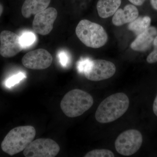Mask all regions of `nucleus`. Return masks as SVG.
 <instances>
[{
	"instance_id": "f257e3e1",
	"label": "nucleus",
	"mask_w": 157,
	"mask_h": 157,
	"mask_svg": "<svg viewBox=\"0 0 157 157\" xmlns=\"http://www.w3.org/2000/svg\"><path fill=\"white\" fill-rule=\"evenodd\" d=\"M129 104V98L125 94H113L104 99L98 106L95 115L96 120L102 124L114 121L125 113Z\"/></svg>"
},
{
	"instance_id": "f03ea898",
	"label": "nucleus",
	"mask_w": 157,
	"mask_h": 157,
	"mask_svg": "<svg viewBox=\"0 0 157 157\" xmlns=\"http://www.w3.org/2000/svg\"><path fill=\"white\" fill-rule=\"evenodd\" d=\"M36 135V129L32 126L16 127L6 135L1 147L6 153L14 155L24 150L33 140Z\"/></svg>"
},
{
	"instance_id": "7ed1b4c3",
	"label": "nucleus",
	"mask_w": 157,
	"mask_h": 157,
	"mask_svg": "<svg viewBox=\"0 0 157 157\" xmlns=\"http://www.w3.org/2000/svg\"><path fill=\"white\" fill-rule=\"evenodd\" d=\"M94 99L88 93L82 90H71L64 96L60 107L64 113L70 117L82 115L91 107Z\"/></svg>"
},
{
	"instance_id": "20e7f679",
	"label": "nucleus",
	"mask_w": 157,
	"mask_h": 157,
	"mask_svg": "<svg viewBox=\"0 0 157 157\" xmlns=\"http://www.w3.org/2000/svg\"><path fill=\"white\" fill-rule=\"evenodd\" d=\"M78 39L86 46L98 48L107 43L108 36L102 26L88 20L80 21L76 29Z\"/></svg>"
},
{
	"instance_id": "39448f33",
	"label": "nucleus",
	"mask_w": 157,
	"mask_h": 157,
	"mask_svg": "<svg viewBox=\"0 0 157 157\" xmlns=\"http://www.w3.org/2000/svg\"><path fill=\"white\" fill-rule=\"evenodd\" d=\"M143 142V137L138 130L130 129L118 136L115 141L116 150L120 154L132 155L138 151Z\"/></svg>"
},
{
	"instance_id": "423d86ee",
	"label": "nucleus",
	"mask_w": 157,
	"mask_h": 157,
	"mask_svg": "<svg viewBox=\"0 0 157 157\" xmlns=\"http://www.w3.org/2000/svg\"><path fill=\"white\" fill-rule=\"evenodd\" d=\"M60 147L50 138H38L32 141L24 150L26 157H54L58 154Z\"/></svg>"
},
{
	"instance_id": "0eeeda50",
	"label": "nucleus",
	"mask_w": 157,
	"mask_h": 157,
	"mask_svg": "<svg viewBox=\"0 0 157 157\" xmlns=\"http://www.w3.org/2000/svg\"><path fill=\"white\" fill-rule=\"evenodd\" d=\"M116 70L115 65L112 62L103 59L92 60L84 74L88 80L100 81L112 77Z\"/></svg>"
},
{
	"instance_id": "6e6552de",
	"label": "nucleus",
	"mask_w": 157,
	"mask_h": 157,
	"mask_svg": "<svg viewBox=\"0 0 157 157\" xmlns=\"http://www.w3.org/2000/svg\"><path fill=\"white\" fill-rule=\"evenodd\" d=\"M21 62L25 67L29 69L42 70L49 67L52 63V56L42 48L32 51L23 57Z\"/></svg>"
},
{
	"instance_id": "1a4fd4ad",
	"label": "nucleus",
	"mask_w": 157,
	"mask_h": 157,
	"mask_svg": "<svg viewBox=\"0 0 157 157\" xmlns=\"http://www.w3.org/2000/svg\"><path fill=\"white\" fill-rule=\"evenodd\" d=\"M57 15V11L54 8H48L36 14L33 23L34 32L42 36L48 35L53 29Z\"/></svg>"
},
{
	"instance_id": "9d476101",
	"label": "nucleus",
	"mask_w": 157,
	"mask_h": 157,
	"mask_svg": "<svg viewBox=\"0 0 157 157\" xmlns=\"http://www.w3.org/2000/svg\"><path fill=\"white\" fill-rule=\"evenodd\" d=\"M0 43V55L4 58L14 57L23 49L20 36L11 31L2 32Z\"/></svg>"
},
{
	"instance_id": "9b49d317",
	"label": "nucleus",
	"mask_w": 157,
	"mask_h": 157,
	"mask_svg": "<svg viewBox=\"0 0 157 157\" xmlns=\"http://www.w3.org/2000/svg\"><path fill=\"white\" fill-rule=\"evenodd\" d=\"M157 36V29L155 27L150 26L146 30L137 36L131 44V48L135 51H146L151 46Z\"/></svg>"
},
{
	"instance_id": "f8f14e48",
	"label": "nucleus",
	"mask_w": 157,
	"mask_h": 157,
	"mask_svg": "<svg viewBox=\"0 0 157 157\" xmlns=\"http://www.w3.org/2000/svg\"><path fill=\"white\" fill-rule=\"evenodd\" d=\"M139 11L136 6L128 4L123 9H118L113 14L112 23L114 25L120 26L130 23L138 17Z\"/></svg>"
},
{
	"instance_id": "ddd939ff",
	"label": "nucleus",
	"mask_w": 157,
	"mask_h": 157,
	"mask_svg": "<svg viewBox=\"0 0 157 157\" xmlns=\"http://www.w3.org/2000/svg\"><path fill=\"white\" fill-rule=\"evenodd\" d=\"M51 0H25L21 8L23 16L28 18L45 10L50 4Z\"/></svg>"
},
{
	"instance_id": "4468645a",
	"label": "nucleus",
	"mask_w": 157,
	"mask_h": 157,
	"mask_svg": "<svg viewBox=\"0 0 157 157\" xmlns=\"http://www.w3.org/2000/svg\"><path fill=\"white\" fill-rule=\"evenodd\" d=\"M121 0H99L97 5L98 14L101 18L113 15L119 8Z\"/></svg>"
},
{
	"instance_id": "2eb2a0df",
	"label": "nucleus",
	"mask_w": 157,
	"mask_h": 157,
	"mask_svg": "<svg viewBox=\"0 0 157 157\" xmlns=\"http://www.w3.org/2000/svg\"><path fill=\"white\" fill-rule=\"evenodd\" d=\"M151 23V18L148 16L138 17L129 23L128 29L137 36L146 30L150 26Z\"/></svg>"
},
{
	"instance_id": "dca6fc26",
	"label": "nucleus",
	"mask_w": 157,
	"mask_h": 157,
	"mask_svg": "<svg viewBox=\"0 0 157 157\" xmlns=\"http://www.w3.org/2000/svg\"><path fill=\"white\" fill-rule=\"evenodd\" d=\"M21 43L23 48H26L33 45L36 40V35L30 32H25L20 36Z\"/></svg>"
},
{
	"instance_id": "f3484780",
	"label": "nucleus",
	"mask_w": 157,
	"mask_h": 157,
	"mask_svg": "<svg viewBox=\"0 0 157 157\" xmlns=\"http://www.w3.org/2000/svg\"><path fill=\"white\" fill-rule=\"evenodd\" d=\"M85 157H114V154L111 151L105 149H95L88 152Z\"/></svg>"
},
{
	"instance_id": "a211bd4d",
	"label": "nucleus",
	"mask_w": 157,
	"mask_h": 157,
	"mask_svg": "<svg viewBox=\"0 0 157 157\" xmlns=\"http://www.w3.org/2000/svg\"><path fill=\"white\" fill-rule=\"evenodd\" d=\"M26 78L25 74L23 73H19L11 76L7 79L6 82V86L10 88L15 84L19 83L20 82Z\"/></svg>"
},
{
	"instance_id": "6ab92c4d",
	"label": "nucleus",
	"mask_w": 157,
	"mask_h": 157,
	"mask_svg": "<svg viewBox=\"0 0 157 157\" xmlns=\"http://www.w3.org/2000/svg\"><path fill=\"white\" fill-rule=\"evenodd\" d=\"M92 60L89 58L82 59L78 61L77 64V69L78 72L83 73L89 67Z\"/></svg>"
},
{
	"instance_id": "aec40b11",
	"label": "nucleus",
	"mask_w": 157,
	"mask_h": 157,
	"mask_svg": "<svg viewBox=\"0 0 157 157\" xmlns=\"http://www.w3.org/2000/svg\"><path fill=\"white\" fill-rule=\"evenodd\" d=\"M154 50L149 54L147 58V61L149 63H154L157 62V36L153 42Z\"/></svg>"
},
{
	"instance_id": "412c9836",
	"label": "nucleus",
	"mask_w": 157,
	"mask_h": 157,
	"mask_svg": "<svg viewBox=\"0 0 157 157\" xmlns=\"http://www.w3.org/2000/svg\"><path fill=\"white\" fill-rule=\"evenodd\" d=\"M59 60L63 67H66L69 64L70 57L69 55L64 51H61L58 54Z\"/></svg>"
},
{
	"instance_id": "4be33fe9",
	"label": "nucleus",
	"mask_w": 157,
	"mask_h": 157,
	"mask_svg": "<svg viewBox=\"0 0 157 157\" xmlns=\"http://www.w3.org/2000/svg\"><path fill=\"white\" fill-rule=\"evenodd\" d=\"M129 2L135 6H141L146 0H128Z\"/></svg>"
},
{
	"instance_id": "5701e85b",
	"label": "nucleus",
	"mask_w": 157,
	"mask_h": 157,
	"mask_svg": "<svg viewBox=\"0 0 157 157\" xmlns=\"http://www.w3.org/2000/svg\"><path fill=\"white\" fill-rule=\"evenodd\" d=\"M153 110L154 113L157 117V94L154 101Z\"/></svg>"
},
{
	"instance_id": "b1692460",
	"label": "nucleus",
	"mask_w": 157,
	"mask_h": 157,
	"mask_svg": "<svg viewBox=\"0 0 157 157\" xmlns=\"http://www.w3.org/2000/svg\"><path fill=\"white\" fill-rule=\"evenodd\" d=\"M150 2L152 8L157 11V0H150Z\"/></svg>"
},
{
	"instance_id": "393cba45",
	"label": "nucleus",
	"mask_w": 157,
	"mask_h": 157,
	"mask_svg": "<svg viewBox=\"0 0 157 157\" xmlns=\"http://www.w3.org/2000/svg\"><path fill=\"white\" fill-rule=\"evenodd\" d=\"M3 11V7L2 4H0V16L2 14Z\"/></svg>"
}]
</instances>
